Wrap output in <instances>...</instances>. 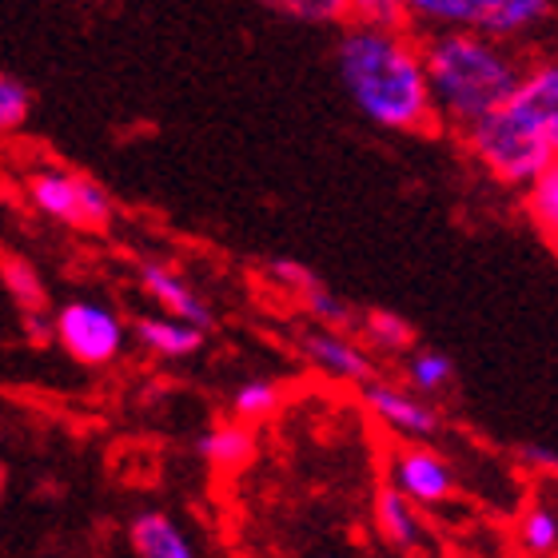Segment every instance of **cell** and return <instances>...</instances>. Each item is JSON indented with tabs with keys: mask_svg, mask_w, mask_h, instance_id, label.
Segmentation results:
<instances>
[{
	"mask_svg": "<svg viewBox=\"0 0 558 558\" xmlns=\"http://www.w3.org/2000/svg\"><path fill=\"white\" fill-rule=\"evenodd\" d=\"M403 379H408L411 391L435 399L454 384V363H451V355H447V351L411 348L408 351V367H403Z\"/></svg>",
	"mask_w": 558,
	"mask_h": 558,
	"instance_id": "16",
	"label": "cell"
},
{
	"mask_svg": "<svg viewBox=\"0 0 558 558\" xmlns=\"http://www.w3.org/2000/svg\"><path fill=\"white\" fill-rule=\"evenodd\" d=\"M348 24H408L403 0H348Z\"/></svg>",
	"mask_w": 558,
	"mask_h": 558,
	"instance_id": "25",
	"label": "cell"
},
{
	"mask_svg": "<svg viewBox=\"0 0 558 558\" xmlns=\"http://www.w3.org/2000/svg\"><path fill=\"white\" fill-rule=\"evenodd\" d=\"M375 523H379V535L399 550H415L418 538H423V523H418V502H411L399 487H379L375 495Z\"/></svg>",
	"mask_w": 558,
	"mask_h": 558,
	"instance_id": "14",
	"label": "cell"
},
{
	"mask_svg": "<svg viewBox=\"0 0 558 558\" xmlns=\"http://www.w3.org/2000/svg\"><path fill=\"white\" fill-rule=\"evenodd\" d=\"M526 196V216L538 228V235L547 240V247L558 256V160L547 172L538 175L535 184L523 192Z\"/></svg>",
	"mask_w": 558,
	"mask_h": 558,
	"instance_id": "18",
	"label": "cell"
},
{
	"mask_svg": "<svg viewBox=\"0 0 558 558\" xmlns=\"http://www.w3.org/2000/svg\"><path fill=\"white\" fill-rule=\"evenodd\" d=\"M264 4L300 24H348V0H264Z\"/></svg>",
	"mask_w": 558,
	"mask_h": 558,
	"instance_id": "22",
	"label": "cell"
},
{
	"mask_svg": "<svg viewBox=\"0 0 558 558\" xmlns=\"http://www.w3.org/2000/svg\"><path fill=\"white\" fill-rule=\"evenodd\" d=\"M4 288H9L12 303L21 312H33V307H45V283L36 279V271L16 256H4Z\"/></svg>",
	"mask_w": 558,
	"mask_h": 558,
	"instance_id": "23",
	"label": "cell"
},
{
	"mask_svg": "<svg viewBox=\"0 0 558 558\" xmlns=\"http://www.w3.org/2000/svg\"><path fill=\"white\" fill-rule=\"evenodd\" d=\"M268 276H271V283L295 291V295H303V291H307L315 283L312 271L303 268V264H295V259H271V264H268Z\"/></svg>",
	"mask_w": 558,
	"mask_h": 558,
	"instance_id": "26",
	"label": "cell"
},
{
	"mask_svg": "<svg viewBox=\"0 0 558 558\" xmlns=\"http://www.w3.org/2000/svg\"><path fill=\"white\" fill-rule=\"evenodd\" d=\"M57 319V343L69 360L84 367H108L120 360V351L129 343V327L108 303L100 300H69L60 303Z\"/></svg>",
	"mask_w": 558,
	"mask_h": 558,
	"instance_id": "6",
	"label": "cell"
},
{
	"mask_svg": "<svg viewBox=\"0 0 558 558\" xmlns=\"http://www.w3.org/2000/svg\"><path fill=\"white\" fill-rule=\"evenodd\" d=\"M459 140H463L466 156H471L495 184L523 187V192L558 160V151L550 148L547 140L538 136L511 105H502L499 112H490L487 120H478L475 129H466Z\"/></svg>",
	"mask_w": 558,
	"mask_h": 558,
	"instance_id": "4",
	"label": "cell"
},
{
	"mask_svg": "<svg viewBox=\"0 0 558 558\" xmlns=\"http://www.w3.org/2000/svg\"><path fill=\"white\" fill-rule=\"evenodd\" d=\"M360 336L363 343L379 355H408L411 343H415V327L403 319V315L387 312V307H375L360 319Z\"/></svg>",
	"mask_w": 558,
	"mask_h": 558,
	"instance_id": "17",
	"label": "cell"
},
{
	"mask_svg": "<svg viewBox=\"0 0 558 558\" xmlns=\"http://www.w3.org/2000/svg\"><path fill=\"white\" fill-rule=\"evenodd\" d=\"M427 81L435 96V120L463 136L478 120L499 112L523 84L526 60L519 45L495 40L487 33H427L423 36Z\"/></svg>",
	"mask_w": 558,
	"mask_h": 558,
	"instance_id": "2",
	"label": "cell"
},
{
	"mask_svg": "<svg viewBox=\"0 0 558 558\" xmlns=\"http://www.w3.org/2000/svg\"><path fill=\"white\" fill-rule=\"evenodd\" d=\"M519 547L526 550V555L535 558H547L558 550V514L550 511V507H526L523 514H519Z\"/></svg>",
	"mask_w": 558,
	"mask_h": 558,
	"instance_id": "20",
	"label": "cell"
},
{
	"mask_svg": "<svg viewBox=\"0 0 558 558\" xmlns=\"http://www.w3.org/2000/svg\"><path fill=\"white\" fill-rule=\"evenodd\" d=\"M140 288L148 291V300L168 315H180V319H192V324L208 327L211 324V312H208V300L199 295L192 283H187L172 264H160V259H144L136 268Z\"/></svg>",
	"mask_w": 558,
	"mask_h": 558,
	"instance_id": "11",
	"label": "cell"
},
{
	"mask_svg": "<svg viewBox=\"0 0 558 558\" xmlns=\"http://www.w3.org/2000/svg\"><path fill=\"white\" fill-rule=\"evenodd\" d=\"M300 355L307 360L312 372H319L324 379L331 384H372L375 379V360H372V348L360 343V339H351L348 331H339V327H307L300 336Z\"/></svg>",
	"mask_w": 558,
	"mask_h": 558,
	"instance_id": "8",
	"label": "cell"
},
{
	"mask_svg": "<svg viewBox=\"0 0 558 558\" xmlns=\"http://www.w3.org/2000/svg\"><path fill=\"white\" fill-rule=\"evenodd\" d=\"M507 105L558 151V52L526 60L523 84Z\"/></svg>",
	"mask_w": 558,
	"mask_h": 558,
	"instance_id": "10",
	"label": "cell"
},
{
	"mask_svg": "<svg viewBox=\"0 0 558 558\" xmlns=\"http://www.w3.org/2000/svg\"><path fill=\"white\" fill-rule=\"evenodd\" d=\"M415 33H487L507 45H531L558 21V0H403Z\"/></svg>",
	"mask_w": 558,
	"mask_h": 558,
	"instance_id": "3",
	"label": "cell"
},
{
	"mask_svg": "<svg viewBox=\"0 0 558 558\" xmlns=\"http://www.w3.org/2000/svg\"><path fill=\"white\" fill-rule=\"evenodd\" d=\"M303 312L312 315L319 327H339V331H348V327H360V319H355V307H351L343 295H336L331 288H324L319 279H315L312 288L300 295Z\"/></svg>",
	"mask_w": 558,
	"mask_h": 558,
	"instance_id": "19",
	"label": "cell"
},
{
	"mask_svg": "<svg viewBox=\"0 0 558 558\" xmlns=\"http://www.w3.org/2000/svg\"><path fill=\"white\" fill-rule=\"evenodd\" d=\"M387 483L399 487L418 507H442L454 495V471L430 442H408L391 454L387 463Z\"/></svg>",
	"mask_w": 558,
	"mask_h": 558,
	"instance_id": "9",
	"label": "cell"
},
{
	"mask_svg": "<svg viewBox=\"0 0 558 558\" xmlns=\"http://www.w3.org/2000/svg\"><path fill=\"white\" fill-rule=\"evenodd\" d=\"M24 204L48 223H60V228H108L112 216H117V204L105 187L88 180L81 172H69V168H57V163H36L33 172L21 180Z\"/></svg>",
	"mask_w": 558,
	"mask_h": 558,
	"instance_id": "5",
	"label": "cell"
},
{
	"mask_svg": "<svg viewBox=\"0 0 558 558\" xmlns=\"http://www.w3.org/2000/svg\"><path fill=\"white\" fill-rule=\"evenodd\" d=\"M136 339L151 355H160V360H187V355H196L204 348V327L192 324V319H180V315H140L136 319Z\"/></svg>",
	"mask_w": 558,
	"mask_h": 558,
	"instance_id": "12",
	"label": "cell"
},
{
	"mask_svg": "<svg viewBox=\"0 0 558 558\" xmlns=\"http://www.w3.org/2000/svg\"><path fill=\"white\" fill-rule=\"evenodd\" d=\"M129 543L136 558H196L184 526L163 511H140L129 523Z\"/></svg>",
	"mask_w": 558,
	"mask_h": 558,
	"instance_id": "13",
	"label": "cell"
},
{
	"mask_svg": "<svg viewBox=\"0 0 558 558\" xmlns=\"http://www.w3.org/2000/svg\"><path fill=\"white\" fill-rule=\"evenodd\" d=\"M336 72L348 100L384 132L435 129V96L427 81L423 33L411 24H343Z\"/></svg>",
	"mask_w": 558,
	"mask_h": 558,
	"instance_id": "1",
	"label": "cell"
},
{
	"mask_svg": "<svg viewBox=\"0 0 558 558\" xmlns=\"http://www.w3.org/2000/svg\"><path fill=\"white\" fill-rule=\"evenodd\" d=\"M199 454L208 459L216 471H240V466L256 454V435H252V423H216V427L204 430L199 439Z\"/></svg>",
	"mask_w": 558,
	"mask_h": 558,
	"instance_id": "15",
	"label": "cell"
},
{
	"mask_svg": "<svg viewBox=\"0 0 558 558\" xmlns=\"http://www.w3.org/2000/svg\"><path fill=\"white\" fill-rule=\"evenodd\" d=\"M360 399H363V411H367L379 427L408 442H430L442 427L439 408H435L427 396L411 391L408 384L372 379V384L360 387Z\"/></svg>",
	"mask_w": 558,
	"mask_h": 558,
	"instance_id": "7",
	"label": "cell"
},
{
	"mask_svg": "<svg viewBox=\"0 0 558 558\" xmlns=\"http://www.w3.org/2000/svg\"><path fill=\"white\" fill-rule=\"evenodd\" d=\"M526 471H558V451L555 447H543V442H526L519 451Z\"/></svg>",
	"mask_w": 558,
	"mask_h": 558,
	"instance_id": "27",
	"label": "cell"
},
{
	"mask_svg": "<svg viewBox=\"0 0 558 558\" xmlns=\"http://www.w3.org/2000/svg\"><path fill=\"white\" fill-rule=\"evenodd\" d=\"M319 558H339V555H319Z\"/></svg>",
	"mask_w": 558,
	"mask_h": 558,
	"instance_id": "28",
	"label": "cell"
},
{
	"mask_svg": "<svg viewBox=\"0 0 558 558\" xmlns=\"http://www.w3.org/2000/svg\"><path fill=\"white\" fill-rule=\"evenodd\" d=\"M279 411V387L271 379H244L232 396V415L240 423H264Z\"/></svg>",
	"mask_w": 558,
	"mask_h": 558,
	"instance_id": "21",
	"label": "cell"
},
{
	"mask_svg": "<svg viewBox=\"0 0 558 558\" xmlns=\"http://www.w3.org/2000/svg\"><path fill=\"white\" fill-rule=\"evenodd\" d=\"M28 112H33V93L24 88V81H16L12 72H4V76H0V129L21 132Z\"/></svg>",
	"mask_w": 558,
	"mask_h": 558,
	"instance_id": "24",
	"label": "cell"
}]
</instances>
